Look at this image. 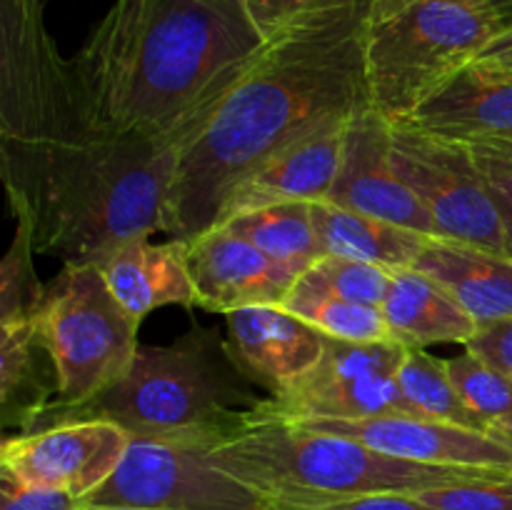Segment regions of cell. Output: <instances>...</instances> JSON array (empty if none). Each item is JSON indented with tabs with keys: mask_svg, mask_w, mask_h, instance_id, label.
<instances>
[{
	"mask_svg": "<svg viewBox=\"0 0 512 510\" xmlns=\"http://www.w3.org/2000/svg\"><path fill=\"white\" fill-rule=\"evenodd\" d=\"M313 3L315 0H245L253 20L268 38L285 20H290L295 13H300V10H305Z\"/></svg>",
	"mask_w": 512,
	"mask_h": 510,
	"instance_id": "d6a6232c",
	"label": "cell"
},
{
	"mask_svg": "<svg viewBox=\"0 0 512 510\" xmlns=\"http://www.w3.org/2000/svg\"><path fill=\"white\" fill-rule=\"evenodd\" d=\"M383 318L390 338L405 348H428L438 343H468L478 330L473 315L440 283L415 268L393 270L385 295Z\"/></svg>",
	"mask_w": 512,
	"mask_h": 510,
	"instance_id": "ffe728a7",
	"label": "cell"
},
{
	"mask_svg": "<svg viewBox=\"0 0 512 510\" xmlns=\"http://www.w3.org/2000/svg\"><path fill=\"white\" fill-rule=\"evenodd\" d=\"M488 433H493L495 438L505 440V443L512 445V413L503 415V418H498V420H493V423L488 425Z\"/></svg>",
	"mask_w": 512,
	"mask_h": 510,
	"instance_id": "836d02e7",
	"label": "cell"
},
{
	"mask_svg": "<svg viewBox=\"0 0 512 510\" xmlns=\"http://www.w3.org/2000/svg\"><path fill=\"white\" fill-rule=\"evenodd\" d=\"M305 278L323 285L325 290L340 295V298L380 308L390 290L393 270L363 263V260L340 258V255H320L313 268L305 273Z\"/></svg>",
	"mask_w": 512,
	"mask_h": 510,
	"instance_id": "4316f807",
	"label": "cell"
},
{
	"mask_svg": "<svg viewBox=\"0 0 512 510\" xmlns=\"http://www.w3.org/2000/svg\"><path fill=\"white\" fill-rule=\"evenodd\" d=\"M85 508L268 510V500L208 460V450L130 438L115 473Z\"/></svg>",
	"mask_w": 512,
	"mask_h": 510,
	"instance_id": "30bf717a",
	"label": "cell"
},
{
	"mask_svg": "<svg viewBox=\"0 0 512 510\" xmlns=\"http://www.w3.org/2000/svg\"><path fill=\"white\" fill-rule=\"evenodd\" d=\"M363 10L365 0H315L270 33L213 118L178 153L163 233L185 243L205 233L250 170L368 108Z\"/></svg>",
	"mask_w": 512,
	"mask_h": 510,
	"instance_id": "7a4b0ae2",
	"label": "cell"
},
{
	"mask_svg": "<svg viewBox=\"0 0 512 510\" xmlns=\"http://www.w3.org/2000/svg\"><path fill=\"white\" fill-rule=\"evenodd\" d=\"M185 245L195 308L210 313L228 315L248 305L283 303L300 278L225 225H213Z\"/></svg>",
	"mask_w": 512,
	"mask_h": 510,
	"instance_id": "9a60e30c",
	"label": "cell"
},
{
	"mask_svg": "<svg viewBox=\"0 0 512 510\" xmlns=\"http://www.w3.org/2000/svg\"><path fill=\"white\" fill-rule=\"evenodd\" d=\"M185 248V240L155 245L150 235H135L115 245L98 265L110 293L128 313L143 320L160 305L195 308V285Z\"/></svg>",
	"mask_w": 512,
	"mask_h": 510,
	"instance_id": "ac0fdd59",
	"label": "cell"
},
{
	"mask_svg": "<svg viewBox=\"0 0 512 510\" xmlns=\"http://www.w3.org/2000/svg\"><path fill=\"white\" fill-rule=\"evenodd\" d=\"M325 333L280 303L228 313V353L245 375L280 393L320 360Z\"/></svg>",
	"mask_w": 512,
	"mask_h": 510,
	"instance_id": "e0dca14e",
	"label": "cell"
},
{
	"mask_svg": "<svg viewBox=\"0 0 512 510\" xmlns=\"http://www.w3.org/2000/svg\"><path fill=\"white\" fill-rule=\"evenodd\" d=\"M473 148L488 150V153H512V135L500 140H488V143H475Z\"/></svg>",
	"mask_w": 512,
	"mask_h": 510,
	"instance_id": "e575fe53",
	"label": "cell"
},
{
	"mask_svg": "<svg viewBox=\"0 0 512 510\" xmlns=\"http://www.w3.org/2000/svg\"><path fill=\"white\" fill-rule=\"evenodd\" d=\"M390 153L403 183L428 208L440 238L508 253V230L488 188L478 153L468 143L390 123Z\"/></svg>",
	"mask_w": 512,
	"mask_h": 510,
	"instance_id": "9c48e42d",
	"label": "cell"
},
{
	"mask_svg": "<svg viewBox=\"0 0 512 510\" xmlns=\"http://www.w3.org/2000/svg\"><path fill=\"white\" fill-rule=\"evenodd\" d=\"M208 460L268 503H325L378 493L415 495L510 473L410 463L345 435L283 420L248 418V410L243 425L208 450Z\"/></svg>",
	"mask_w": 512,
	"mask_h": 510,
	"instance_id": "277c9868",
	"label": "cell"
},
{
	"mask_svg": "<svg viewBox=\"0 0 512 510\" xmlns=\"http://www.w3.org/2000/svg\"><path fill=\"white\" fill-rule=\"evenodd\" d=\"M465 350L480 355L485 363L512 380V318L478 325L473 338L465 343Z\"/></svg>",
	"mask_w": 512,
	"mask_h": 510,
	"instance_id": "4dcf8cb0",
	"label": "cell"
},
{
	"mask_svg": "<svg viewBox=\"0 0 512 510\" xmlns=\"http://www.w3.org/2000/svg\"><path fill=\"white\" fill-rule=\"evenodd\" d=\"M268 510H430L415 495L405 493H378L360 495V498L325 500V503H268Z\"/></svg>",
	"mask_w": 512,
	"mask_h": 510,
	"instance_id": "f546056e",
	"label": "cell"
},
{
	"mask_svg": "<svg viewBox=\"0 0 512 510\" xmlns=\"http://www.w3.org/2000/svg\"><path fill=\"white\" fill-rule=\"evenodd\" d=\"M225 228L243 235L263 250L275 263L285 265L295 275H305L323 255L318 230H315L310 203H278L250 210L225 220Z\"/></svg>",
	"mask_w": 512,
	"mask_h": 510,
	"instance_id": "7402d4cb",
	"label": "cell"
},
{
	"mask_svg": "<svg viewBox=\"0 0 512 510\" xmlns=\"http://www.w3.org/2000/svg\"><path fill=\"white\" fill-rule=\"evenodd\" d=\"M310 213L323 255H340V258L400 270L413 268L420 250L428 243V235L380 220L375 215L340 208L328 200L310 203Z\"/></svg>",
	"mask_w": 512,
	"mask_h": 510,
	"instance_id": "44dd1931",
	"label": "cell"
},
{
	"mask_svg": "<svg viewBox=\"0 0 512 510\" xmlns=\"http://www.w3.org/2000/svg\"><path fill=\"white\" fill-rule=\"evenodd\" d=\"M413 268L443 285L478 325L512 318V263L505 255L428 238Z\"/></svg>",
	"mask_w": 512,
	"mask_h": 510,
	"instance_id": "d6986e66",
	"label": "cell"
},
{
	"mask_svg": "<svg viewBox=\"0 0 512 510\" xmlns=\"http://www.w3.org/2000/svg\"><path fill=\"white\" fill-rule=\"evenodd\" d=\"M475 150H478V148H475ZM483 153H488V150H483ZM490 155H495V158L505 160V163H508L510 168H512V153H490Z\"/></svg>",
	"mask_w": 512,
	"mask_h": 510,
	"instance_id": "8d00e7d4",
	"label": "cell"
},
{
	"mask_svg": "<svg viewBox=\"0 0 512 510\" xmlns=\"http://www.w3.org/2000/svg\"><path fill=\"white\" fill-rule=\"evenodd\" d=\"M405 345L395 340L355 343L325 335L318 363L295 383L248 408V418L283 420H363L380 415L423 418L398 383Z\"/></svg>",
	"mask_w": 512,
	"mask_h": 510,
	"instance_id": "ba28073f",
	"label": "cell"
},
{
	"mask_svg": "<svg viewBox=\"0 0 512 510\" xmlns=\"http://www.w3.org/2000/svg\"><path fill=\"white\" fill-rule=\"evenodd\" d=\"M350 120L325 125L250 170L225 195L213 225L225 223L235 215L250 213V210L268 208V205L318 203V200L328 198L335 178H338L345 130H348Z\"/></svg>",
	"mask_w": 512,
	"mask_h": 510,
	"instance_id": "2e32d148",
	"label": "cell"
},
{
	"mask_svg": "<svg viewBox=\"0 0 512 510\" xmlns=\"http://www.w3.org/2000/svg\"><path fill=\"white\" fill-rule=\"evenodd\" d=\"M245 393L218 355V345L193 330L173 345H140L128 373L98 398L75 408L45 405L30 430L63 420L103 418L130 438L165 440L210 450L243 425Z\"/></svg>",
	"mask_w": 512,
	"mask_h": 510,
	"instance_id": "5b68a950",
	"label": "cell"
},
{
	"mask_svg": "<svg viewBox=\"0 0 512 510\" xmlns=\"http://www.w3.org/2000/svg\"><path fill=\"white\" fill-rule=\"evenodd\" d=\"M325 200L355 213L403 225L428 238H440L433 215L395 170L390 153V123L373 105L353 115L348 123L338 178Z\"/></svg>",
	"mask_w": 512,
	"mask_h": 510,
	"instance_id": "7c38bea8",
	"label": "cell"
},
{
	"mask_svg": "<svg viewBox=\"0 0 512 510\" xmlns=\"http://www.w3.org/2000/svg\"><path fill=\"white\" fill-rule=\"evenodd\" d=\"M473 148V145H470ZM475 150V148H473ZM480 160V168H483L485 180H488V188L493 193L495 205L500 210V218H503L505 230H508V240L512 238V168L505 160L495 158V155L483 153V150H475Z\"/></svg>",
	"mask_w": 512,
	"mask_h": 510,
	"instance_id": "1f68e13d",
	"label": "cell"
},
{
	"mask_svg": "<svg viewBox=\"0 0 512 510\" xmlns=\"http://www.w3.org/2000/svg\"><path fill=\"white\" fill-rule=\"evenodd\" d=\"M138 325L98 263H65L35 313V338L53 368L55 400L48 405L75 408L118 383L140 348Z\"/></svg>",
	"mask_w": 512,
	"mask_h": 510,
	"instance_id": "52a82bcc",
	"label": "cell"
},
{
	"mask_svg": "<svg viewBox=\"0 0 512 510\" xmlns=\"http://www.w3.org/2000/svg\"><path fill=\"white\" fill-rule=\"evenodd\" d=\"M300 425L345 435L378 453L423 465L512 470V445L488 430L463 428L443 420L380 415L363 420H303Z\"/></svg>",
	"mask_w": 512,
	"mask_h": 510,
	"instance_id": "4fadbf2b",
	"label": "cell"
},
{
	"mask_svg": "<svg viewBox=\"0 0 512 510\" xmlns=\"http://www.w3.org/2000/svg\"><path fill=\"white\" fill-rule=\"evenodd\" d=\"M83 510H153V508H83Z\"/></svg>",
	"mask_w": 512,
	"mask_h": 510,
	"instance_id": "74e56055",
	"label": "cell"
},
{
	"mask_svg": "<svg viewBox=\"0 0 512 510\" xmlns=\"http://www.w3.org/2000/svg\"><path fill=\"white\" fill-rule=\"evenodd\" d=\"M512 33V15L488 0H365L363 65L370 105L408 120L470 60Z\"/></svg>",
	"mask_w": 512,
	"mask_h": 510,
	"instance_id": "8992f818",
	"label": "cell"
},
{
	"mask_svg": "<svg viewBox=\"0 0 512 510\" xmlns=\"http://www.w3.org/2000/svg\"><path fill=\"white\" fill-rule=\"evenodd\" d=\"M430 510H512V470L473 483H455L415 493Z\"/></svg>",
	"mask_w": 512,
	"mask_h": 510,
	"instance_id": "83f0119b",
	"label": "cell"
},
{
	"mask_svg": "<svg viewBox=\"0 0 512 510\" xmlns=\"http://www.w3.org/2000/svg\"><path fill=\"white\" fill-rule=\"evenodd\" d=\"M85 500L45 485H28L3 473V510H83Z\"/></svg>",
	"mask_w": 512,
	"mask_h": 510,
	"instance_id": "f1b7e54d",
	"label": "cell"
},
{
	"mask_svg": "<svg viewBox=\"0 0 512 510\" xmlns=\"http://www.w3.org/2000/svg\"><path fill=\"white\" fill-rule=\"evenodd\" d=\"M128 445L130 435L110 420H63L5 438L0 468L20 483L58 488L85 500L115 473Z\"/></svg>",
	"mask_w": 512,
	"mask_h": 510,
	"instance_id": "8fae6325",
	"label": "cell"
},
{
	"mask_svg": "<svg viewBox=\"0 0 512 510\" xmlns=\"http://www.w3.org/2000/svg\"><path fill=\"white\" fill-rule=\"evenodd\" d=\"M405 123L468 145L512 135V33L470 60Z\"/></svg>",
	"mask_w": 512,
	"mask_h": 510,
	"instance_id": "5bb4252c",
	"label": "cell"
},
{
	"mask_svg": "<svg viewBox=\"0 0 512 510\" xmlns=\"http://www.w3.org/2000/svg\"><path fill=\"white\" fill-rule=\"evenodd\" d=\"M33 233L25 223H15L13 243L0 265V323L30 320L43 303L45 285L33 268Z\"/></svg>",
	"mask_w": 512,
	"mask_h": 510,
	"instance_id": "d4e9b609",
	"label": "cell"
},
{
	"mask_svg": "<svg viewBox=\"0 0 512 510\" xmlns=\"http://www.w3.org/2000/svg\"><path fill=\"white\" fill-rule=\"evenodd\" d=\"M450 380L460 393L463 403L485 423L512 413V380L500 373L480 355L465 350V355L445 360Z\"/></svg>",
	"mask_w": 512,
	"mask_h": 510,
	"instance_id": "484cf974",
	"label": "cell"
},
{
	"mask_svg": "<svg viewBox=\"0 0 512 510\" xmlns=\"http://www.w3.org/2000/svg\"><path fill=\"white\" fill-rule=\"evenodd\" d=\"M280 305L313 328H318L320 333L330 335V338L355 340V343L393 340L383 318V310L340 298V295L330 293L305 275L295 280V285L288 290Z\"/></svg>",
	"mask_w": 512,
	"mask_h": 510,
	"instance_id": "603a6c76",
	"label": "cell"
},
{
	"mask_svg": "<svg viewBox=\"0 0 512 510\" xmlns=\"http://www.w3.org/2000/svg\"><path fill=\"white\" fill-rule=\"evenodd\" d=\"M505 258H508L510 263H512V238L508 240V253H505Z\"/></svg>",
	"mask_w": 512,
	"mask_h": 510,
	"instance_id": "f35d334b",
	"label": "cell"
},
{
	"mask_svg": "<svg viewBox=\"0 0 512 510\" xmlns=\"http://www.w3.org/2000/svg\"><path fill=\"white\" fill-rule=\"evenodd\" d=\"M488 3H495V5H500V8H503V10H508V13L512 15V0H488Z\"/></svg>",
	"mask_w": 512,
	"mask_h": 510,
	"instance_id": "d590c367",
	"label": "cell"
},
{
	"mask_svg": "<svg viewBox=\"0 0 512 510\" xmlns=\"http://www.w3.org/2000/svg\"><path fill=\"white\" fill-rule=\"evenodd\" d=\"M178 153L105 128L45 23V0H0V175L35 253L100 263L163 230Z\"/></svg>",
	"mask_w": 512,
	"mask_h": 510,
	"instance_id": "6da1fadb",
	"label": "cell"
},
{
	"mask_svg": "<svg viewBox=\"0 0 512 510\" xmlns=\"http://www.w3.org/2000/svg\"><path fill=\"white\" fill-rule=\"evenodd\" d=\"M398 383L408 403L428 420L463 425V428L488 430V423L463 403L450 380L445 360L430 355L425 348H405L398 370Z\"/></svg>",
	"mask_w": 512,
	"mask_h": 510,
	"instance_id": "cb8c5ba5",
	"label": "cell"
},
{
	"mask_svg": "<svg viewBox=\"0 0 512 510\" xmlns=\"http://www.w3.org/2000/svg\"><path fill=\"white\" fill-rule=\"evenodd\" d=\"M265 40L245 0H113L73 65L105 128L180 153Z\"/></svg>",
	"mask_w": 512,
	"mask_h": 510,
	"instance_id": "3957f363",
	"label": "cell"
}]
</instances>
